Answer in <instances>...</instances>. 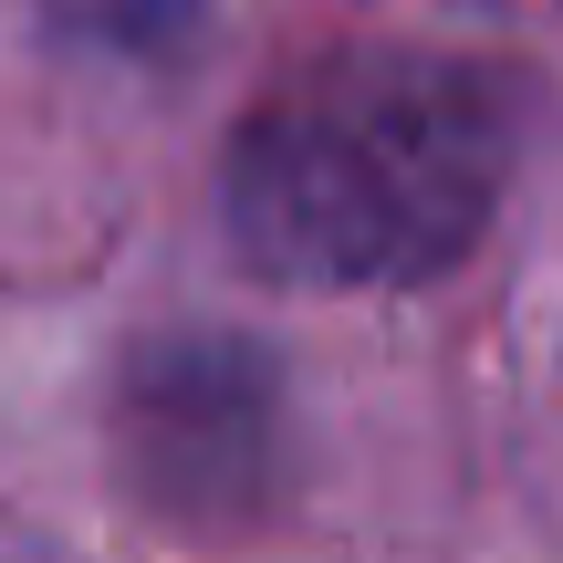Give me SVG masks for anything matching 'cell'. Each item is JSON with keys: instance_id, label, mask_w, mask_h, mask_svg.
Returning a JSON list of instances; mask_svg holds the SVG:
<instances>
[{"instance_id": "cell-1", "label": "cell", "mask_w": 563, "mask_h": 563, "mask_svg": "<svg viewBox=\"0 0 563 563\" xmlns=\"http://www.w3.org/2000/svg\"><path fill=\"white\" fill-rule=\"evenodd\" d=\"M511 95L449 53H334L230 146V230L272 282L365 292L449 272L501 209Z\"/></svg>"}, {"instance_id": "cell-2", "label": "cell", "mask_w": 563, "mask_h": 563, "mask_svg": "<svg viewBox=\"0 0 563 563\" xmlns=\"http://www.w3.org/2000/svg\"><path fill=\"white\" fill-rule=\"evenodd\" d=\"M63 11H84L95 32H115V42H157V32L188 21V0H63Z\"/></svg>"}]
</instances>
